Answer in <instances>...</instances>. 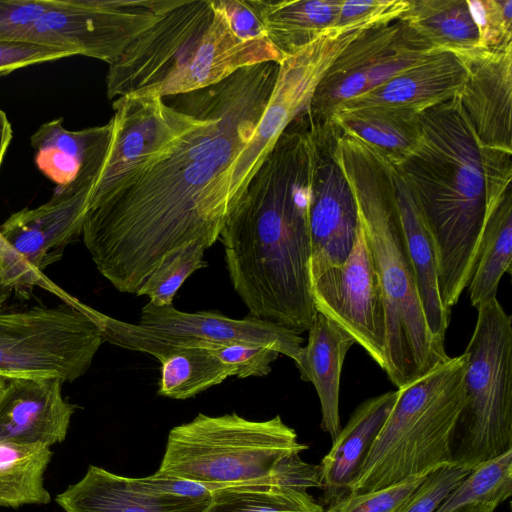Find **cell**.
Segmentation results:
<instances>
[{"mask_svg":"<svg viewBox=\"0 0 512 512\" xmlns=\"http://www.w3.org/2000/svg\"><path fill=\"white\" fill-rule=\"evenodd\" d=\"M7 380L6 378L0 376V392L1 390L5 387L6 383H7Z\"/></svg>","mask_w":512,"mask_h":512,"instance_id":"ee69618b","label":"cell"},{"mask_svg":"<svg viewBox=\"0 0 512 512\" xmlns=\"http://www.w3.org/2000/svg\"><path fill=\"white\" fill-rule=\"evenodd\" d=\"M465 353L398 389V399L349 494L379 490L453 465L452 442L464 403Z\"/></svg>","mask_w":512,"mask_h":512,"instance_id":"52a82bcc","label":"cell"},{"mask_svg":"<svg viewBox=\"0 0 512 512\" xmlns=\"http://www.w3.org/2000/svg\"><path fill=\"white\" fill-rule=\"evenodd\" d=\"M402 19L438 50L461 54L481 48L467 0H410Z\"/></svg>","mask_w":512,"mask_h":512,"instance_id":"4316f807","label":"cell"},{"mask_svg":"<svg viewBox=\"0 0 512 512\" xmlns=\"http://www.w3.org/2000/svg\"><path fill=\"white\" fill-rule=\"evenodd\" d=\"M306 449L279 415L258 421L200 413L170 430L158 471L213 489L258 483L296 488L290 457Z\"/></svg>","mask_w":512,"mask_h":512,"instance_id":"8992f818","label":"cell"},{"mask_svg":"<svg viewBox=\"0 0 512 512\" xmlns=\"http://www.w3.org/2000/svg\"><path fill=\"white\" fill-rule=\"evenodd\" d=\"M159 361L158 395L167 398L188 399L234 376L230 366L204 348L178 349Z\"/></svg>","mask_w":512,"mask_h":512,"instance_id":"f1b7e54d","label":"cell"},{"mask_svg":"<svg viewBox=\"0 0 512 512\" xmlns=\"http://www.w3.org/2000/svg\"><path fill=\"white\" fill-rule=\"evenodd\" d=\"M366 29V28H363ZM363 29L333 28L285 56L255 131L231 166L230 213L282 131L308 109L316 88L340 51Z\"/></svg>","mask_w":512,"mask_h":512,"instance_id":"4fadbf2b","label":"cell"},{"mask_svg":"<svg viewBox=\"0 0 512 512\" xmlns=\"http://www.w3.org/2000/svg\"><path fill=\"white\" fill-rule=\"evenodd\" d=\"M285 57L336 25L343 0H244Z\"/></svg>","mask_w":512,"mask_h":512,"instance_id":"d4e9b609","label":"cell"},{"mask_svg":"<svg viewBox=\"0 0 512 512\" xmlns=\"http://www.w3.org/2000/svg\"><path fill=\"white\" fill-rule=\"evenodd\" d=\"M53 377L11 378L0 392V443L50 447L65 440L75 406Z\"/></svg>","mask_w":512,"mask_h":512,"instance_id":"ffe728a7","label":"cell"},{"mask_svg":"<svg viewBox=\"0 0 512 512\" xmlns=\"http://www.w3.org/2000/svg\"><path fill=\"white\" fill-rule=\"evenodd\" d=\"M205 249L191 246L183 249L162 265L138 291L156 306L172 305L173 298L182 284L195 271L207 266L204 259Z\"/></svg>","mask_w":512,"mask_h":512,"instance_id":"1f68e13d","label":"cell"},{"mask_svg":"<svg viewBox=\"0 0 512 512\" xmlns=\"http://www.w3.org/2000/svg\"><path fill=\"white\" fill-rule=\"evenodd\" d=\"M12 139L11 124L3 110L0 109V167Z\"/></svg>","mask_w":512,"mask_h":512,"instance_id":"b9f144b4","label":"cell"},{"mask_svg":"<svg viewBox=\"0 0 512 512\" xmlns=\"http://www.w3.org/2000/svg\"><path fill=\"white\" fill-rule=\"evenodd\" d=\"M496 505L492 504H473L465 506L455 512H494Z\"/></svg>","mask_w":512,"mask_h":512,"instance_id":"7bdbcfd3","label":"cell"},{"mask_svg":"<svg viewBox=\"0 0 512 512\" xmlns=\"http://www.w3.org/2000/svg\"><path fill=\"white\" fill-rule=\"evenodd\" d=\"M477 309L464 353V403L453 442V465L472 470L512 450V321L497 298Z\"/></svg>","mask_w":512,"mask_h":512,"instance_id":"ba28073f","label":"cell"},{"mask_svg":"<svg viewBox=\"0 0 512 512\" xmlns=\"http://www.w3.org/2000/svg\"><path fill=\"white\" fill-rule=\"evenodd\" d=\"M309 158L278 140L229 214L219 240L230 281L252 317L297 333L316 314L310 281Z\"/></svg>","mask_w":512,"mask_h":512,"instance_id":"7a4b0ae2","label":"cell"},{"mask_svg":"<svg viewBox=\"0 0 512 512\" xmlns=\"http://www.w3.org/2000/svg\"><path fill=\"white\" fill-rule=\"evenodd\" d=\"M483 158L486 212L468 283L474 308L497 298L499 282L505 273H511L512 262V153L486 149Z\"/></svg>","mask_w":512,"mask_h":512,"instance_id":"d6986e66","label":"cell"},{"mask_svg":"<svg viewBox=\"0 0 512 512\" xmlns=\"http://www.w3.org/2000/svg\"><path fill=\"white\" fill-rule=\"evenodd\" d=\"M330 120L342 133L380 150L397 163L415 147L421 133L419 113L390 107H341Z\"/></svg>","mask_w":512,"mask_h":512,"instance_id":"484cf974","label":"cell"},{"mask_svg":"<svg viewBox=\"0 0 512 512\" xmlns=\"http://www.w3.org/2000/svg\"><path fill=\"white\" fill-rule=\"evenodd\" d=\"M311 292L317 312L351 335L383 370L385 306L361 226L347 259L311 278Z\"/></svg>","mask_w":512,"mask_h":512,"instance_id":"9a60e30c","label":"cell"},{"mask_svg":"<svg viewBox=\"0 0 512 512\" xmlns=\"http://www.w3.org/2000/svg\"><path fill=\"white\" fill-rule=\"evenodd\" d=\"M467 5L481 48L499 50L512 46V0H467Z\"/></svg>","mask_w":512,"mask_h":512,"instance_id":"d6a6232c","label":"cell"},{"mask_svg":"<svg viewBox=\"0 0 512 512\" xmlns=\"http://www.w3.org/2000/svg\"><path fill=\"white\" fill-rule=\"evenodd\" d=\"M306 114L311 281L324 269L347 259L360 223L354 194L337 158L339 129L330 120H316L307 110Z\"/></svg>","mask_w":512,"mask_h":512,"instance_id":"5bb4252c","label":"cell"},{"mask_svg":"<svg viewBox=\"0 0 512 512\" xmlns=\"http://www.w3.org/2000/svg\"><path fill=\"white\" fill-rule=\"evenodd\" d=\"M457 95L419 113L420 137L394 163L433 235L439 294L449 312L470 281L486 212L483 152Z\"/></svg>","mask_w":512,"mask_h":512,"instance_id":"3957f363","label":"cell"},{"mask_svg":"<svg viewBox=\"0 0 512 512\" xmlns=\"http://www.w3.org/2000/svg\"><path fill=\"white\" fill-rule=\"evenodd\" d=\"M235 32L242 38L268 37L264 28L244 0H222Z\"/></svg>","mask_w":512,"mask_h":512,"instance_id":"60d3db41","label":"cell"},{"mask_svg":"<svg viewBox=\"0 0 512 512\" xmlns=\"http://www.w3.org/2000/svg\"><path fill=\"white\" fill-rule=\"evenodd\" d=\"M284 56L268 37L245 39L222 0H176L109 64L108 99L178 96L204 89L237 70Z\"/></svg>","mask_w":512,"mask_h":512,"instance_id":"5b68a950","label":"cell"},{"mask_svg":"<svg viewBox=\"0 0 512 512\" xmlns=\"http://www.w3.org/2000/svg\"><path fill=\"white\" fill-rule=\"evenodd\" d=\"M58 0H0V41H19Z\"/></svg>","mask_w":512,"mask_h":512,"instance_id":"f35d334b","label":"cell"},{"mask_svg":"<svg viewBox=\"0 0 512 512\" xmlns=\"http://www.w3.org/2000/svg\"><path fill=\"white\" fill-rule=\"evenodd\" d=\"M94 171L82 165L76 179L57 186L51 198L36 208L12 214L0 233L37 271L60 260L68 244L82 235Z\"/></svg>","mask_w":512,"mask_h":512,"instance_id":"e0dca14e","label":"cell"},{"mask_svg":"<svg viewBox=\"0 0 512 512\" xmlns=\"http://www.w3.org/2000/svg\"><path fill=\"white\" fill-rule=\"evenodd\" d=\"M425 477L408 478L366 493L348 494L329 504L325 512H398Z\"/></svg>","mask_w":512,"mask_h":512,"instance_id":"836d02e7","label":"cell"},{"mask_svg":"<svg viewBox=\"0 0 512 512\" xmlns=\"http://www.w3.org/2000/svg\"><path fill=\"white\" fill-rule=\"evenodd\" d=\"M465 78L460 57L451 51H438L339 108L380 106L420 113L456 96Z\"/></svg>","mask_w":512,"mask_h":512,"instance_id":"44dd1931","label":"cell"},{"mask_svg":"<svg viewBox=\"0 0 512 512\" xmlns=\"http://www.w3.org/2000/svg\"><path fill=\"white\" fill-rule=\"evenodd\" d=\"M337 158L381 287L386 316L385 366L398 388L450 357L432 336L407 251L393 184V162L380 150L339 131Z\"/></svg>","mask_w":512,"mask_h":512,"instance_id":"277c9868","label":"cell"},{"mask_svg":"<svg viewBox=\"0 0 512 512\" xmlns=\"http://www.w3.org/2000/svg\"><path fill=\"white\" fill-rule=\"evenodd\" d=\"M471 470L450 465L428 474L398 512H435Z\"/></svg>","mask_w":512,"mask_h":512,"instance_id":"8d00e7d4","label":"cell"},{"mask_svg":"<svg viewBox=\"0 0 512 512\" xmlns=\"http://www.w3.org/2000/svg\"><path fill=\"white\" fill-rule=\"evenodd\" d=\"M457 55L466 70L457 97L480 147L512 153V46Z\"/></svg>","mask_w":512,"mask_h":512,"instance_id":"ac0fdd59","label":"cell"},{"mask_svg":"<svg viewBox=\"0 0 512 512\" xmlns=\"http://www.w3.org/2000/svg\"><path fill=\"white\" fill-rule=\"evenodd\" d=\"M213 490L159 471L131 478L90 465L55 501L65 512H206Z\"/></svg>","mask_w":512,"mask_h":512,"instance_id":"2e32d148","label":"cell"},{"mask_svg":"<svg viewBox=\"0 0 512 512\" xmlns=\"http://www.w3.org/2000/svg\"><path fill=\"white\" fill-rule=\"evenodd\" d=\"M410 0H343L334 28L363 29L402 18Z\"/></svg>","mask_w":512,"mask_h":512,"instance_id":"d590c367","label":"cell"},{"mask_svg":"<svg viewBox=\"0 0 512 512\" xmlns=\"http://www.w3.org/2000/svg\"><path fill=\"white\" fill-rule=\"evenodd\" d=\"M206 512H325L307 490L258 483L222 487L212 491Z\"/></svg>","mask_w":512,"mask_h":512,"instance_id":"f546056e","label":"cell"},{"mask_svg":"<svg viewBox=\"0 0 512 512\" xmlns=\"http://www.w3.org/2000/svg\"><path fill=\"white\" fill-rule=\"evenodd\" d=\"M85 310L99 325L105 342L158 360L182 348L211 350L242 343L272 346L295 362L303 347L299 333L250 315L233 319L217 311L189 313L173 305L156 306L148 302L141 309L139 322L128 323L87 305Z\"/></svg>","mask_w":512,"mask_h":512,"instance_id":"30bf717a","label":"cell"},{"mask_svg":"<svg viewBox=\"0 0 512 512\" xmlns=\"http://www.w3.org/2000/svg\"><path fill=\"white\" fill-rule=\"evenodd\" d=\"M75 56L68 50L26 41H0V76L48 61Z\"/></svg>","mask_w":512,"mask_h":512,"instance_id":"ab89813d","label":"cell"},{"mask_svg":"<svg viewBox=\"0 0 512 512\" xmlns=\"http://www.w3.org/2000/svg\"><path fill=\"white\" fill-rule=\"evenodd\" d=\"M308 341L294 362L303 381L313 384L321 406V428L332 441L341 431L340 378L344 359L354 339L338 324L317 312Z\"/></svg>","mask_w":512,"mask_h":512,"instance_id":"cb8c5ba5","label":"cell"},{"mask_svg":"<svg viewBox=\"0 0 512 512\" xmlns=\"http://www.w3.org/2000/svg\"><path fill=\"white\" fill-rule=\"evenodd\" d=\"M511 494L512 450H509L473 468L435 512H455L473 504L498 506Z\"/></svg>","mask_w":512,"mask_h":512,"instance_id":"4dcf8cb0","label":"cell"},{"mask_svg":"<svg viewBox=\"0 0 512 512\" xmlns=\"http://www.w3.org/2000/svg\"><path fill=\"white\" fill-rule=\"evenodd\" d=\"M11 293L0 287V376L72 382L84 375L105 342L84 303L12 309Z\"/></svg>","mask_w":512,"mask_h":512,"instance_id":"9c48e42d","label":"cell"},{"mask_svg":"<svg viewBox=\"0 0 512 512\" xmlns=\"http://www.w3.org/2000/svg\"><path fill=\"white\" fill-rule=\"evenodd\" d=\"M392 176L403 237L427 326L434 339L444 345L450 312L443 306L439 294L435 241L416 197L394 163Z\"/></svg>","mask_w":512,"mask_h":512,"instance_id":"603a6c76","label":"cell"},{"mask_svg":"<svg viewBox=\"0 0 512 512\" xmlns=\"http://www.w3.org/2000/svg\"><path fill=\"white\" fill-rule=\"evenodd\" d=\"M277 72V63H259L200 89V123L88 210L83 242L118 291L137 295L180 251L219 240L230 214L231 166L255 131Z\"/></svg>","mask_w":512,"mask_h":512,"instance_id":"6da1fadb","label":"cell"},{"mask_svg":"<svg viewBox=\"0 0 512 512\" xmlns=\"http://www.w3.org/2000/svg\"><path fill=\"white\" fill-rule=\"evenodd\" d=\"M0 287L16 291L22 296L34 287H40L68 301L71 295L60 289L42 272L34 269L0 233Z\"/></svg>","mask_w":512,"mask_h":512,"instance_id":"e575fe53","label":"cell"},{"mask_svg":"<svg viewBox=\"0 0 512 512\" xmlns=\"http://www.w3.org/2000/svg\"><path fill=\"white\" fill-rule=\"evenodd\" d=\"M438 51L423 35L400 18L363 29L337 55L307 109L327 120L342 104L359 97Z\"/></svg>","mask_w":512,"mask_h":512,"instance_id":"7c38bea8","label":"cell"},{"mask_svg":"<svg viewBox=\"0 0 512 512\" xmlns=\"http://www.w3.org/2000/svg\"><path fill=\"white\" fill-rule=\"evenodd\" d=\"M210 351L230 366L237 378L268 375L272 370L271 364L281 355L272 346L242 343L220 345Z\"/></svg>","mask_w":512,"mask_h":512,"instance_id":"74e56055","label":"cell"},{"mask_svg":"<svg viewBox=\"0 0 512 512\" xmlns=\"http://www.w3.org/2000/svg\"><path fill=\"white\" fill-rule=\"evenodd\" d=\"M52 454L47 446L0 443V507L50 503L43 475Z\"/></svg>","mask_w":512,"mask_h":512,"instance_id":"83f0119b","label":"cell"},{"mask_svg":"<svg viewBox=\"0 0 512 512\" xmlns=\"http://www.w3.org/2000/svg\"><path fill=\"white\" fill-rule=\"evenodd\" d=\"M399 391L371 397L351 414L319 464L320 483L327 505L346 496L371 446L389 417Z\"/></svg>","mask_w":512,"mask_h":512,"instance_id":"7402d4cb","label":"cell"},{"mask_svg":"<svg viewBox=\"0 0 512 512\" xmlns=\"http://www.w3.org/2000/svg\"><path fill=\"white\" fill-rule=\"evenodd\" d=\"M176 0H58L19 41L115 61Z\"/></svg>","mask_w":512,"mask_h":512,"instance_id":"8fae6325","label":"cell"}]
</instances>
